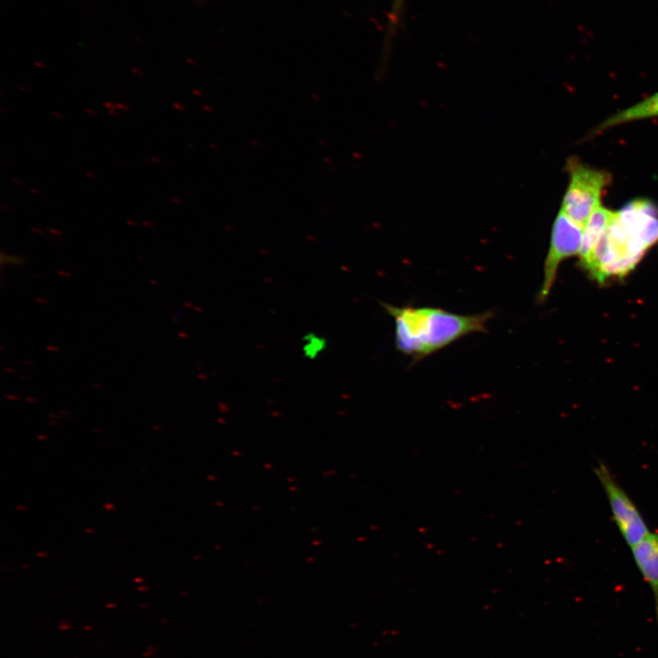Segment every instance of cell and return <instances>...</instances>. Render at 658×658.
<instances>
[{
	"instance_id": "1",
	"label": "cell",
	"mask_w": 658,
	"mask_h": 658,
	"mask_svg": "<svg viewBox=\"0 0 658 658\" xmlns=\"http://www.w3.org/2000/svg\"><path fill=\"white\" fill-rule=\"evenodd\" d=\"M394 320L395 346L417 362L474 333L486 332L493 311L461 314L436 307L381 304Z\"/></svg>"
},
{
	"instance_id": "2",
	"label": "cell",
	"mask_w": 658,
	"mask_h": 658,
	"mask_svg": "<svg viewBox=\"0 0 658 658\" xmlns=\"http://www.w3.org/2000/svg\"><path fill=\"white\" fill-rule=\"evenodd\" d=\"M644 203L615 213L600 236L586 270L599 282L633 270L646 251L658 241V219Z\"/></svg>"
},
{
	"instance_id": "3",
	"label": "cell",
	"mask_w": 658,
	"mask_h": 658,
	"mask_svg": "<svg viewBox=\"0 0 658 658\" xmlns=\"http://www.w3.org/2000/svg\"><path fill=\"white\" fill-rule=\"evenodd\" d=\"M566 169L569 183L561 211L584 230L592 213L600 206V197L611 183L612 176L608 171L592 168L577 158L568 160Z\"/></svg>"
},
{
	"instance_id": "4",
	"label": "cell",
	"mask_w": 658,
	"mask_h": 658,
	"mask_svg": "<svg viewBox=\"0 0 658 658\" xmlns=\"http://www.w3.org/2000/svg\"><path fill=\"white\" fill-rule=\"evenodd\" d=\"M593 471L603 486L615 526L626 545L634 547L651 533L643 515L604 462H599Z\"/></svg>"
},
{
	"instance_id": "5",
	"label": "cell",
	"mask_w": 658,
	"mask_h": 658,
	"mask_svg": "<svg viewBox=\"0 0 658 658\" xmlns=\"http://www.w3.org/2000/svg\"><path fill=\"white\" fill-rule=\"evenodd\" d=\"M583 232V228L563 212L559 213L553 224L551 245L545 265V279L538 293L539 303L546 301L549 297L561 263L569 257L580 253Z\"/></svg>"
},
{
	"instance_id": "6",
	"label": "cell",
	"mask_w": 658,
	"mask_h": 658,
	"mask_svg": "<svg viewBox=\"0 0 658 658\" xmlns=\"http://www.w3.org/2000/svg\"><path fill=\"white\" fill-rule=\"evenodd\" d=\"M631 549L640 574L652 589L658 620V533L651 532Z\"/></svg>"
},
{
	"instance_id": "7",
	"label": "cell",
	"mask_w": 658,
	"mask_h": 658,
	"mask_svg": "<svg viewBox=\"0 0 658 658\" xmlns=\"http://www.w3.org/2000/svg\"><path fill=\"white\" fill-rule=\"evenodd\" d=\"M615 215L612 212L602 206H599L589 218L583 232V241L580 250V259L582 266L586 269L592 257L595 244L605 228Z\"/></svg>"
},
{
	"instance_id": "8",
	"label": "cell",
	"mask_w": 658,
	"mask_h": 658,
	"mask_svg": "<svg viewBox=\"0 0 658 658\" xmlns=\"http://www.w3.org/2000/svg\"><path fill=\"white\" fill-rule=\"evenodd\" d=\"M655 117H658V93L631 106V108H627L615 113V116L598 126L593 134H599L625 123Z\"/></svg>"
},
{
	"instance_id": "9",
	"label": "cell",
	"mask_w": 658,
	"mask_h": 658,
	"mask_svg": "<svg viewBox=\"0 0 658 658\" xmlns=\"http://www.w3.org/2000/svg\"><path fill=\"white\" fill-rule=\"evenodd\" d=\"M314 339H316V337H314L309 343V344L306 345L305 348L306 352H307V355H310V353H313L314 354V356H316V353L321 351V349H323L321 339L318 343L314 342Z\"/></svg>"
},
{
	"instance_id": "10",
	"label": "cell",
	"mask_w": 658,
	"mask_h": 658,
	"mask_svg": "<svg viewBox=\"0 0 658 658\" xmlns=\"http://www.w3.org/2000/svg\"><path fill=\"white\" fill-rule=\"evenodd\" d=\"M405 0H394L393 6V17L394 19L398 16L400 7H402Z\"/></svg>"
},
{
	"instance_id": "11",
	"label": "cell",
	"mask_w": 658,
	"mask_h": 658,
	"mask_svg": "<svg viewBox=\"0 0 658 658\" xmlns=\"http://www.w3.org/2000/svg\"><path fill=\"white\" fill-rule=\"evenodd\" d=\"M45 231L49 234L55 236H63L64 233L60 230H56V228H45Z\"/></svg>"
},
{
	"instance_id": "12",
	"label": "cell",
	"mask_w": 658,
	"mask_h": 658,
	"mask_svg": "<svg viewBox=\"0 0 658 658\" xmlns=\"http://www.w3.org/2000/svg\"><path fill=\"white\" fill-rule=\"evenodd\" d=\"M51 114L54 118L61 120H65L66 119V114L60 112L53 111Z\"/></svg>"
},
{
	"instance_id": "13",
	"label": "cell",
	"mask_w": 658,
	"mask_h": 658,
	"mask_svg": "<svg viewBox=\"0 0 658 658\" xmlns=\"http://www.w3.org/2000/svg\"><path fill=\"white\" fill-rule=\"evenodd\" d=\"M116 105L120 111L129 112L131 110V108L128 105H125L123 103H117Z\"/></svg>"
},
{
	"instance_id": "14",
	"label": "cell",
	"mask_w": 658,
	"mask_h": 658,
	"mask_svg": "<svg viewBox=\"0 0 658 658\" xmlns=\"http://www.w3.org/2000/svg\"><path fill=\"white\" fill-rule=\"evenodd\" d=\"M109 114L113 118H120L121 116L119 109L107 110Z\"/></svg>"
},
{
	"instance_id": "15",
	"label": "cell",
	"mask_w": 658,
	"mask_h": 658,
	"mask_svg": "<svg viewBox=\"0 0 658 658\" xmlns=\"http://www.w3.org/2000/svg\"><path fill=\"white\" fill-rule=\"evenodd\" d=\"M104 106H105V108H106L107 110H113V109H118V108H117V105H116V104H113V103H112V102H109V101H106V102H105V103H104Z\"/></svg>"
},
{
	"instance_id": "16",
	"label": "cell",
	"mask_w": 658,
	"mask_h": 658,
	"mask_svg": "<svg viewBox=\"0 0 658 658\" xmlns=\"http://www.w3.org/2000/svg\"><path fill=\"white\" fill-rule=\"evenodd\" d=\"M84 112L90 114V116H97L98 112L92 108H84Z\"/></svg>"
},
{
	"instance_id": "17",
	"label": "cell",
	"mask_w": 658,
	"mask_h": 658,
	"mask_svg": "<svg viewBox=\"0 0 658 658\" xmlns=\"http://www.w3.org/2000/svg\"><path fill=\"white\" fill-rule=\"evenodd\" d=\"M142 224L149 228H153L155 227V224L148 220L143 221Z\"/></svg>"
},
{
	"instance_id": "18",
	"label": "cell",
	"mask_w": 658,
	"mask_h": 658,
	"mask_svg": "<svg viewBox=\"0 0 658 658\" xmlns=\"http://www.w3.org/2000/svg\"><path fill=\"white\" fill-rule=\"evenodd\" d=\"M31 230H32V232H34L35 234H38V235H41V236H43V233H44L43 230H41L40 228H37V227H32L31 228Z\"/></svg>"
},
{
	"instance_id": "19",
	"label": "cell",
	"mask_w": 658,
	"mask_h": 658,
	"mask_svg": "<svg viewBox=\"0 0 658 658\" xmlns=\"http://www.w3.org/2000/svg\"><path fill=\"white\" fill-rule=\"evenodd\" d=\"M151 160L152 163H155V164H161L163 162L161 159L155 157V156L152 157Z\"/></svg>"
},
{
	"instance_id": "20",
	"label": "cell",
	"mask_w": 658,
	"mask_h": 658,
	"mask_svg": "<svg viewBox=\"0 0 658 658\" xmlns=\"http://www.w3.org/2000/svg\"><path fill=\"white\" fill-rule=\"evenodd\" d=\"M87 174V176H88L89 178H90V179H94V180H96V179H98V178H99V176H98L97 174H93V173H89H89H87V174Z\"/></svg>"
},
{
	"instance_id": "21",
	"label": "cell",
	"mask_w": 658,
	"mask_h": 658,
	"mask_svg": "<svg viewBox=\"0 0 658 658\" xmlns=\"http://www.w3.org/2000/svg\"><path fill=\"white\" fill-rule=\"evenodd\" d=\"M30 192L34 195L42 196L43 192L40 190L32 189Z\"/></svg>"
},
{
	"instance_id": "22",
	"label": "cell",
	"mask_w": 658,
	"mask_h": 658,
	"mask_svg": "<svg viewBox=\"0 0 658 658\" xmlns=\"http://www.w3.org/2000/svg\"><path fill=\"white\" fill-rule=\"evenodd\" d=\"M127 224L129 225L130 227H137L138 225L137 222L133 220H128Z\"/></svg>"
},
{
	"instance_id": "23",
	"label": "cell",
	"mask_w": 658,
	"mask_h": 658,
	"mask_svg": "<svg viewBox=\"0 0 658 658\" xmlns=\"http://www.w3.org/2000/svg\"><path fill=\"white\" fill-rule=\"evenodd\" d=\"M47 350L48 351H51L52 352H59V349L57 348V347H54V346H48L47 347Z\"/></svg>"
},
{
	"instance_id": "24",
	"label": "cell",
	"mask_w": 658,
	"mask_h": 658,
	"mask_svg": "<svg viewBox=\"0 0 658 658\" xmlns=\"http://www.w3.org/2000/svg\"><path fill=\"white\" fill-rule=\"evenodd\" d=\"M174 106L180 111H182V109H184V107L180 103H174Z\"/></svg>"
},
{
	"instance_id": "25",
	"label": "cell",
	"mask_w": 658,
	"mask_h": 658,
	"mask_svg": "<svg viewBox=\"0 0 658 658\" xmlns=\"http://www.w3.org/2000/svg\"><path fill=\"white\" fill-rule=\"evenodd\" d=\"M13 182L16 183V184H18V185H24L25 184V182L23 181H20V180H18V179H13Z\"/></svg>"
},
{
	"instance_id": "26",
	"label": "cell",
	"mask_w": 658,
	"mask_h": 658,
	"mask_svg": "<svg viewBox=\"0 0 658 658\" xmlns=\"http://www.w3.org/2000/svg\"><path fill=\"white\" fill-rule=\"evenodd\" d=\"M26 402H30V403L35 404L36 403V399L33 398H26Z\"/></svg>"
},
{
	"instance_id": "27",
	"label": "cell",
	"mask_w": 658,
	"mask_h": 658,
	"mask_svg": "<svg viewBox=\"0 0 658 658\" xmlns=\"http://www.w3.org/2000/svg\"><path fill=\"white\" fill-rule=\"evenodd\" d=\"M19 90L21 91V92H24V93H30L31 92L30 90L26 89L25 88H21V87L19 88Z\"/></svg>"
},
{
	"instance_id": "28",
	"label": "cell",
	"mask_w": 658,
	"mask_h": 658,
	"mask_svg": "<svg viewBox=\"0 0 658 658\" xmlns=\"http://www.w3.org/2000/svg\"><path fill=\"white\" fill-rule=\"evenodd\" d=\"M59 275H64V276H67V277H69L71 275L70 273H68V272H63V271H60L59 272Z\"/></svg>"
},
{
	"instance_id": "29",
	"label": "cell",
	"mask_w": 658,
	"mask_h": 658,
	"mask_svg": "<svg viewBox=\"0 0 658 658\" xmlns=\"http://www.w3.org/2000/svg\"><path fill=\"white\" fill-rule=\"evenodd\" d=\"M105 507L107 508L108 510H112L113 508V506L112 504H105Z\"/></svg>"
},
{
	"instance_id": "30",
	"label": "cell",
	"mask_w": 658,
	"mask_h": 658,
	"mask_svg": "<svg viewBox=\"0 0 658 658\" xmlns=\"http://www.w3.org/2000/svg\"><path fill=\"white\" fill-rule=\"evenodd\" d=\"M173 202H174V204H181V203H182V202H181V200H180L179 198H177V197H174V198H173Z\"/></svg>"
},
{
	"instance_id": "31",
	"label": "cell",
	"mask_w": 658,
	"mask_h": 658,
	"mask_svg": "<svg viewBox=\"0 0 658 658\" xmlns=\"http://www.w3.org/2000/svg\"><path fill=\"white\" fill-rule=\"evenodd\" d=\"M5 371H9V373H11V371H12L13 374L16 373V369L11 368H5Z\"/></svg>"
},
{
	"instance_id": "32",
	"label": "cell",
	"mask_w": 658,
	"mask_h": 658,
	"mask_svg": "<svg viewBox=\"0 0 658 658\" xmlns=\"http://www.w3.org/2000/svg\"><path fill=\"white\" fill-rule=\"evenodd\" d=\"M5 397H6L7 399H19V397H16V396L6 395Z\"/></svg>"
},
{
	"instance_id": "33",
	"label": "cell",
	"mask_w": 658,
	"mask_h": 658,
	"mask_svg": "<svg viewBox=\"0 0 658 658\" xmlns=\"http://www.w3.org/2000/svg\"><path fill=\"white\" fill-rule=\"evenodd\" d=\"M2 209L6 210V211H12V209L9 206H6L5 205H2Z\"/></svg>"
},
{
	"instance_id": "34",
	"label": "cell",
	"mask_w": 658,
	"mask_h": 658,
	"mask_svg": "<svg viewBox=\"0 0 658 658\" xmlns=\"http://www.w3.org/2000/svg\"><path fill=\"white\" fill-rule=\"evenodd\" d=\"M36 301L39 302V303H43V304H46L47 303V301H45V299L43 300V299H41V298L36 299Z\"/></svg>"
},
{
	"instance_id": "35",
	"label": "cell",
	"mask_w": 658,
	"mask_h": 658,
	"mask_svg": "<svg viewBox=\"0 0 658 658\" xmlns=\"http://www.w3.org/2000/svg\"><path fill=\"white\" fill-rule=\"evenodd\" d=\"M38 438H39L40 440H47V439H48V437H45V436H40V437H38Z\"/></svg>"
},
{
	"instance_id": "36",
	"label": "cell",
	"mask_w": 658,
	"mask_h": 658,
	"mask_svg": "<svg viewBox=\"0 0 658 658\" xmlns=\"http://www.w3.org/2000/svg\"><path fill=\"white\" fill-rule=\"evenodd\" d=\"M46 555H47L46 553H38L37 554L38 557H46Z\"/></svg>"
},
{
	"instance_id": "37",
	"label": "cell",
	"mask_w": 658,
	"mask_h": 658,
	"mask_svg": "<svg viewBox=\"0 0 658 658\" xmlns=\"http://www.w3.org/2000/svg\"><path fill=\"white\" fill-rule=\"evenodd\" d=\"M94 531H95L94 530H89V529L88 530H85V532H88V533H91V532H94Z\"/></svg>"
},
{
	"instance_id": "38",
	"label": "cell",
	"mask_w": 658,
	"mask_h": 658,
	"mask_svg": "<svg viewBox=\"0 0 658 658\" xmlns=\"http://www.w3.org/2000/svg\"><path fill=\"white\" fill-rule=\"evenodd\" d=\"M2 112H4V113H8V111L5 108H2Z\"/></svg>"
},
{
	"instance_id": "39",
	"label": "cell",
	"mask_w": 658,
	"mask_h": 658,
	"mask_svg": "<svg viewBox=\"0 0 658 658\" xmlns=\"http://www.w3.org/2000/svg\"><path fill=\"white\" fill-rule=\"evenodd\" d=\"M17 508L18 509H24L25 507H18Z\"/></svg>"
}]
</instances>
